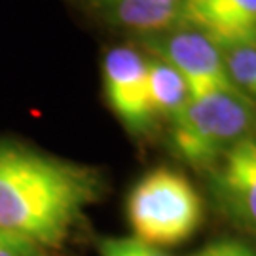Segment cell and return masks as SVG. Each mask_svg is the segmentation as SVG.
<instances>
[{"mask_svg": "<svg viewBox=\"0 0 256 256\" xmlns=\"http://www.w3.org/2000/svg\"><path fill=\"white\" fill-rule=\"evenodd\" d=\"M101 174L32 148L0 142V228L59 248L99 200Z\"/></svg>", "mask_w": 256, "mask_h": 256, "instance_id": "obj_1", "label": "cell"}, {"mask_svg": "<svg viewBox=\"0 0 256 256\" xmlns=\"http://www.w3.org/2000/svg\"><path fill=\"white\" fill-rule=\"evenodd\" d=\"M254 104L232 88L190 97L171 126V146L184 164L212 169L220 158L248 137Z\"/></svg>", "mask_w": 256, "mask_h": 256, "instance_id": "obj_2", "label": "cell"}, {"mask_svg": "<svg viewBox=\"0 0 256 256\" xmlns=\"http://www.w3.org/2000/svg\"><path fill=\"white\" fill-rule=\"evenodd\" d=\"M128 218L135 239L156 248L176 247L202 226V196L182 173L160 167L131 190Z\"/></svg>", "mask_w": 256, "mask_h": 256, "instance_id": "obj_3", "label": "cell"}, {"mask_svg": "<svg viewBox=\"0 0 256 256\" xmlns=\"http://www.w3.org/2000/svg\"><path fill=\"white\" fill-rule=\"evenodd\" d=\"M0 256H50V250L23 236L0 228Z\"/></svg>", "mask_w": 256, "mask_h": 256, "instance_id": "obj_12", "label": "cell"}, {"mask_svg": "<svg viewBox=\"0 0 256 256\" xmlns=\"http://www.w3.org/2000/svg\"><path fill=\"white\" fill-rule=\"evenodd\" d=\"M101 256H167L162 248L150 247L135 238H106L99 243Z\"/></svg>", "mask_w": 256, "mask_h": 256, "instance_id": "obj_11", "label": "cell"}, {"mask_svg": "<svg viewBox=\"0 0 256 256\" xmlns=\"http://www.w3.org/2000/svg\"><path fill=\"white\" fill-rule=\"evenodd\" d=\"M182 76L190 97L230 88L218 46L196 28L184 27L158 40V55Z\"/></svg>", "mask_w": 256, "mask_h": 256, "instance_id": "obj_5", "label": "cell"}, {"mask_svg": "<svg viewBox=\"0 0 256 256\" xmlns=\"http://www.w3.org/2000/svg\"><path fill=\"white\" fill-rule=\"evenodd\" d=\"M218 50L230 88L252 101L256 95V40L230 44Z\"/></svg>", "mask_w": 256, "mask_h": 256, "instance_id": "obj_10", "label": "cell"}, {"mask_svg": "<svg viewBox=\"0 0 256 256\" xmlns=\"http://www.w3.org/2000/svg\"><path fill=\"white\" fill-rule=\"evenodd\" d=\"M110 23L135 32H169L182 23V0H97Z\"/></svg>", "mask_w": 256, "mask_h": 256, "instance_id": "obj_8", "label": "cell"}, {"mask_svg": "<svg viewBox=\"0 0 256 256\" xmlns=\"http://www.w3.org/2000/svg\"><path fill=\"white\" fill-rule=\"evenodd\" d=\"M180 25L203 32L218 48L256 40V0H182Z\"/></svg>", "mask_w": 256, "mask_h": 256, "instance_id": "obj_6", "label": "cell"}, {"mask_svg": "<svg viewBox=\"0 0 256 256\" xmlns=\"http://www.w3.org/2000/svg\"><path fill=\"white\" fill-rule=\"evenodd\" d=\"M192 256H254V250L238 239H220L209 243Z\"/></svg>", "mask_w": 256, "mask_h": 256, "instance_id": "obj_13", "label": "cell"}, {"mask_svg": "<svg viewBox=\"0 0 256 256\" xmlns=\"http://www.w3.org/2000/svg\"><path fill=\"white\" fill-rule=\"evenodd\" d=\"M146 57L129 46L106 52L102 59V82L110 110L131 133H144L154 124L148 104Z\"/></svg>", "mask_w": 256, "mask_h": 256, "instance_id": "obj_4", "label": "cell"}, {"mask_svg": "<svg viewBox=\"0 0 256 256\" xmlns=\"http://www.w3.org/2000/svg\"><path fill=\"white\" fill-rule=\"evenodd\" d=\"M146 90L154 120L164 118L171 122L190 99L182 76L160 57L146 61Z\"/></svg>", "mask_w": 256, "mask_h": 256, "instance_id": "obj_9", "label": "cell"}, {"mask_svg": "<svg viewBox=\"0 0 256 256\" xmlns=\"http://www.w3.org/2000/svg\"><path fill=\"white\" fill-rule=\"evenodd\" d=\"M216 196L224 209L243 226L256 220V144L247 137L232 146L214 167Z\"/></svg>", "mask_w": 256, "mask_h": 256, "instance_id": "obj_7", "label": "cell"}]
</instances>
